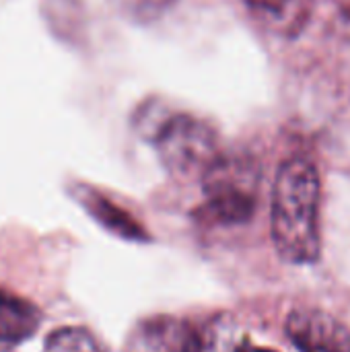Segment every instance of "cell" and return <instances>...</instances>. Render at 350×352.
Instances as JSON below:
<instances>
[{
	"instance_id": "1",
	"label": "cell",
	"mask_w": 350,
	"mask_h": 352,
	"mask_svg": "<svg viewBox=\"0 0 350 352\" xmlns=\"http://www.w3.org/2000/svg\"><path fill=\"white\" fill-rule=\"evenodd\" d=\"M322 179L314 159L289 157L272 186L270 229L278 256L291 264H311L320 258Z\"/></svg>"
},
{
	"instance_id": "2",
	"label": "cell",
	"mask_w": 350,
	"mask_h": 352,
	"mask_svg": "<svg viewBox=\"0 0 350 352\" xmlns=\"http://www.w3.org/2000/svg\"><path fill=\"white\" fill-rule=\"evenodd\" d=\"M136 132L155 146L163 167L179 177L202 175L221 153L219 132L208 120L173 111L159 99H151L138 109Z\"/></svg>"
},
{
	"instance_id": "3",
	"label": "cell",
	"mask_w": 350,
	"mask_h": 352,
	"mask_svg": "<svg viewBox=\"0 0 350 352\" xmlns=\"http://www.w3.org/2000/svg\"><path fill=\"white\" fill-rule=\"evenodd\" d=\"M200 214L215 225H243L258 206L262 167L248 151H221L200 175Z\"/></svg>"
},
{
	"instance_id": "4",
	"label": "cell",
	"mask_w": 350,
	"mask_h": 352,
	"mask_svg": "<svg viewBox=\"0 0 350 352\" xmlns=\"http://www.w3.org/2000/svg\"><path fill=\"white\" fill-rule=\"evenodd\" d=\"M206 326L171 316L142 320L130 334L126 352H204Z\"/></svg>"
},
{
	"instance_id": "5",
	"label": "cell",
	"mask_w": 350,
	"mask_h": 352,
	"mask_svg": "<svg viewBox=\"0 0 350 352\" xmlns=\"http://www.w3.org/2000/svg\"><path fill=\"white\" fill-rule=\"evenodd\" d=\"M287 332L301 352H350V330L322 309H295Z\"/></svg>"
},
{
	"instance_id": "6",
	"label": "cell",
	"mask_w": 350,
	"mask_h": 352,
	"mask_svg": "<svg viewBox=\"0 0 350 352\" xmlns=\"http://www.w3.org/2000/svg\"><path fill=\"white\" fill-rule=\"evenodd\" d=\"M250 12L270 33L293 39L307 27L314 0H243Z\"/></svg>"
},
{
	"instance_id": "7",
	"label": "cell",
	"mask_w": 350,
	"mask_h": 352,
	"mask_svg": "<svg viewBox=\"0 0 350 352\" xmlns=\"http://www.w3.org/2000/svg\"><path fill=\"white\" fill-rule=\"evenodd\" d=\"M39 309L0 289V342H23L39 328Z\"/></svg>"
},
{
	"instance_id": "8",
	"label": "cell",
	"mask_w": 350,
	"mask_h": 352,
	"mask_svg": "<svg viewBox=\"0 0 350 352\" xmlns=\"http://www.w3.org/2000/svg\"><path fill=\"white\" fill-rule=\"evenodd\" d=\"M85 204L89 206V210L105 225L109 227L113 233L122 235V237H128V239H134V241H146V231L122 208H118L116 204H111L109 200L89 192Z\"/></svg>"
},
{
	"instance_id": "9",
	"label": "cell",
	"mask_w": 350,
	"mask_h": 352,
	"mask_svg": "<svg viewBox=\"0 0 350 352\" xmlns=\"http://www.w3.org/2000/svg\"><path fill=\"white\" fill-rule=\"evenodd\" d=\"M111 6L134 25H153L161 21L177 0H109Z\"/></svg>"
},
{
	"instance_id": "10",
	"label": "cell",
	"mask_w": 350,
	"mask_h": 352,
	"mask_svg": "<svg viewBox=\"0 0 350 352\" xmlns=\"http://www.w3.org/2000/svg\"><path fill=\"white\" fill-rule=\"evenodd\" d=\"M43 352H105L85 328H60L45 340Z\"/></svg>"
},
{
	"instance_id": "11",
	"label": "cell",
	"mask_w": 350,
	"mask_h": 352,
	"mask_svg": "<svg viewBox=\"0 0 350 352\" xmlns=\"http://www.w3.org/2000/svg\"><path fill=\"white\" fill-rule=\"evenodd\" d=\"M204 352H274L250 344L245 338H235L227 322H210L206 326V346Z\"/></svg>"
},
{
	"instance_id": "12",
	"label": "cell",
	"mask_w": 350,
	"mask_h": 352,
	"mask_svg": "<svg viewBox=\"0 0 350 352\" xmlns=\"http://www.w3.org/2000/svg\"><path fill=\"white\" fill-rule=\"evenodd\" d=\"M334 29L336 33L350 41V0H334Z\"/></svg>"
}]
</instances>
